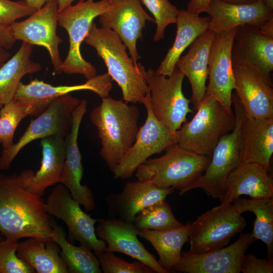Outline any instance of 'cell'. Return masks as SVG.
Listing matches in <instances>:
<instances>
[{"instance_id":"41","label":"cell","mask_w":273,"mask_h":273,"mask_svg":"<svg viewBox=\"0 0 273 273\" xmlns=\"http://www.w3.org/2000/svg\"><path fill=\"white\" fill-rule=\"evenodd\" d=\"M10 27L0 26V47L5 49L11 48L16 41Z\"/></svg>"},{"instance_id":"31","label":"cell","mask_w":273,"mask_h":273,"mask_svg":"<svg viewBox=\"0 0 273 273\" xmlns=\"http://www.w3.org/2000/svg\"><path fill=\"white\" fill-rule=\"evenodd\" d=\"M191 222L165 230H138V236L149 241L158 254L159 264L168 272L180 260L181 249L189 241Z\"/></svg>"},{"instance_id":"11","label":"cell","mask_w":273,"mask_h":273,"mask_svg":"<svg viewBox=\"0 0 273 273\" xmlns=\"http://www.w3.org/2000/svg\"><path fill=\"white\" fill-rule=\"evenodd\" d=\"M149 96L148 90L143 102L147 112L145 122L139 128L133 144L113 171L115 179L131 177L137 168L150 157L177 143L176 132L170 131L152 113Z\"/></svg>"},{"instance_id":"47","label":"cell","mask_w":273,"mask_h":273,"mask_svg":"<svg viewBox=\"0 0 273 273\" xmlns=\"http://www.w3.org/2000/svg\"><path fill=\"white\" fill-rule=\"evenodd\" d=\"M220 1L224 2L232 3V4H243L251 3L257 0H220Z\"/></svg>"},{"instance_id":"43","label":"cell","mask_w":273,"mask_h":273,"mask_svg":"<svg viewBox=\"0 0 273 273\" xmlns=\"http://www.w3.org/2000/svg\"><path fill=\"white\" fill-rule=\"evenodd\" d=\"M258 28L263 34L273 37V18L269 19Z\"/></svg>"},{"instance_id":"2","label":"cell","mask_w":273,"mask_h":273,"mask_svg":"<svg viewBox=\"0 0 273 273\" xmlns=\"http://www.w3.org/2000/svg\"><path fill=\"white\" fill-rule=\"evenodd\" d=\"M127 103L108 96L102 98L89 115L101 140L100 154L112 172L133 144L139 130V110Z\"/></svg>"},{"instance_id":"27","label":"cell","mask_w":273,"mask_h":273,"mask_svg":"<svg viewBox=\"0 0 273 273\" xmlns=\"http://www.w3.org/2000/svg\"><path fill=\"white\" fill-rule=\"evenodd\" d=\"M112 79L107 74L96 75L83 84L53 86L37 79L29 83L20 82L14 99L51 102L54 99L71 92L89 90L101 98L109 96L113 86Z\"/></svg>"},{"instance_id":"48","label":"cell","mask_w":273,"mask_h":273,"mask_svg":"<svg viewBox=\"0 0 273 273\" xmlns=\"http://www.w3.org/2000/svg\"><path fill=\"white\" fill-rule=\"evenodd\" d=\"M266 6L271 10L273 11V0H262Z\"/></svg>"},{"instance_id":"13","label":"cell","mask_w":273,"mask_h":273,"mask_svg":"<svg viewBox=\"0 0 273 273\" xmlns=\"http://www.w3.org/2000/svg\"><path fill=\"white\" fill-rule=\"evenodd\" d=\"M58 0H50L24 20L9 27L16 40L45 48L53 65V74L62 73L59 46L63 40L57 34Z\"/></svg>"},{"instance_id":"12","label":"cell","mask_w":273,"mask_h":273,"mask_svg":"<svg viewBox=\"0 0 273 273\" xmlns=\"http://www.w3.org/2000/svg\"><path fill=\"white\" fill-rule=\"evenodd\" d=\"M46 210L49 214L63 220L68 229L70 240L93 251L97 257L103 253L107 244L98 238L95 224L100 219H94L85 213L63 184L55 186L48 197Z\"/></svg>"},{"instance_id":"8","label":"cell","mask_w":273,"mask_h":273,"mask_svg":"<svg viewBox=\"0 0 273 273\" xmlns=\"http://www.w3.org/2000/svg\"><path fill=\"white\" fill-rule=\"evenodd\" d=\"M246 224L232 203H220L191 222L189 251L201 253L223 248Z\"/></svg>"},{"instance_id":"29","label":"cell","mask_w":273,"mask_h":273,"mask_svg":"<svg viewBox=\"0 0 273 273\" xmlns=\"http://www.w3.org/2000/svg\"><path fill=\"white\" fill-rule=\"evenodd\" d=\"M33 48L23 42L16 54L0 67V109L14 98L24 76L41 70V65L31 59Z\"/></svg>"},{"instance_id":"24","label":"cell","mask_w":273,"mask_h":273,"mask_svg":"<svg viewBox=\"0 0 273 273\" xmlns=\"http://www.w3.org/2000/svg\"><path fill=\"white\" fill-rule=\"evenodd\" d=\"M215 36L214 31L206 30L191 43L188 53L180 56L176 64L190 81L192 90L191 101L195 110L206 92L209 58Z\"/></svg>"},{"instance_id":"19","label":"cell","mask_w":273,"mask_h":273,"mask_svg":"<svg viewBox=\"0 0 273 273\" xmlns=\"http://www.w3.org/2000/svg\"><path fill=\"white\" fill-rule=\"evenodd\" d=\"M98 222L95 232L106 242L105 251L125 254L146 264L155 272L168 273L139 240L138 230L133 222L112 217L100 219Z\"/></svg>"},{"instance_id":"5","label":"cell","mask_w":273,"mask_h":273,"mask_svg":"<svg viewBox=\"0 0 273 273\" xmlns=\"http://www.w3.org/2000/svg\"><path fill=\"white\" fill-rule=\"evenodd\" d=\"M192 119L176 131L177 143L197 154L211 157L220 139L236 124L234 113H229L213 97L205 95Z\"/></svg>"},{"instance_id":"6","label":"cell","mask_w":273,"mask_h":273,"mask_svg":"<svg viewBox=\"0 0 273 273\" xmlns=\"http://www.w3.org/2000/svg\"><path fill=\"white\" fill-rule=\"evenodd\" d=\"M108 8V0H84L79 1L75 5H70L58 12V24L67 31L69 38V51L62 62V73L81 74L87 80L96 75V68L82 57L80 46L94 19L106 12Z\"/></svg>"},{"instance_id":"32","label":"cell","mask_w":273,"mask_h":273,"mask_svg":"<svg viewBox=\"0 0 273 273\" xmlns=\"http://www.w3.org/2000/svg\"><path fill=\"white\" fill-rule=\"evenodd\" d=\"M51 102L13 99L0 110V144L2 151L13 145L15 130L20 122L29 115L37 116Z\"/></svg>"},{"instance_id":"20","label":"cell","mask_w":273,"mask_h":273,"mask_svg":"<svg viewBox=\"0 0 273 273\" xmlns=\"http://www.w3.org/2000/svg\"><path fill=\"white\" fill-rule=\"evenodd\" d=\"M174 191L172 188H161L146 181H129L118 193L105 198L109 215L133 222L136 215L149 205L165 200Z\"/></svg>"},{"instance_id":"34","label":"cell","mask_w":273,"mask_h":273,"mask_svg":"<svg viewBox=\"0 0 273 273\" xmlns=\"http://www.w3.org/2000/svg\"><path fill=\"white\" fill-rule=\"evenodd\" d=\"M51 238L60 248V256L70 273H101L99 260L89 249L80 245L76 246L66 238L63 229L52 219Z\"/></svg>"},{"instance_id":"44","label":"cell","mask_w":273,"mask_h":273,"mask_svg":"<svg viewBox=\"0 0 273 273\" xmlns=\"http://www.w3.org/2000/svg\"><path fill=\"white\" fill-rule=\"evenodd\" d=\"M50 0H25L27 4L32 9L38 10Z\"/></svg>"},{"instance_id":"28","label":"cell","mask_w":273,"mask_h":273,"mask_svg":"<svg viewBox=\"0 0 273 273\" xmlns=\"http://www.w3.org/2000/svg\"><path fill=\"white\" fill-rule=\"evenodd\" d=\"M209 21V16L201 17L187 10H178L175 22L176 34L174 41L156 72L166 76L170 75L186 48L208 29Z\"/></svg>"},{"instance_id":"45","label":"cell","mask_w":273,"mask_h":273,"mask_svg":"<svg viewBox=\"0 0 273 273\" xmlns=\"http://www.w3.org/2000/svg\"><path fill=\"white\" fill-rule=\"evenodd\" d=\"M11 57V55L6 49L0 47V67H1Z\"/></svg>"},{"instance_id":"18","label":"cell","mask_w":273,"mask_h":273,"mask_svg":"<svg viewBox=\"0 0 273 273\" xmlns=\"http://www.w3.org/2000/svg\"><path fill=\"white\" fill-rule=\"evenodd\" d=\"M87 103L82 100L72 114L71 127L65 138V160L60 183L69 191L72 198L87 211L94 209L96 203L92 191L81 184L83 168L77 139L82 119L86 112Z\"/></svg>"},{"instance_id":"4","label":"cell","mask_w":273,"mask_h":273,"mask_svg":"<svg viewBox=\"0 0 273 273\" xmlns=\"http://www.w3.org/2000/svg\"><path fill=\"white\" fill-rule=\"evenodd\" d=\"M160 157L146 160L135 170L141 181L151 182L161 188H172L182 195L190 191L205 170L210 160L208 156L187 150L177 144L165 150Z\"/></svg>"},{"instance_id":"39","label":"cell","mask_w":273,"mask_h":273,"mask_svg":"<svg viewBox=\"0 0 273 273\" xmlns=\"http://www.w3.org/2000/svg\"><path fill=\"white\" fill-rule=\"evenodd\" d=\"M36 11L28 6L25 0H0V26L9 27L18 19L29 16Z\"/></svg>"},{"instance_id":"1","label":"cell","mask_w":273,"mask_h":273,"mask_svg":"<svg viewBox=\"0 0 273 273\" xmlns=\"http://www.w3.org/2000/svg\"><path fill=\"white\" fill-rule=\"evenodd\" d=\"M30 170L19 175L0 174V233L6 238L51 239L52 219L42 196L29 188Z\"/></svg>"},{"instance_id":"37","label":"cell","mask_w":273,"mask_h":273,"mask_svg":"<svg viewBox=\"0 0 273 273\" xmlns=\"http://www.w3.org/2000/svg\"><path fill=\"white\" fill-rule=\"evenodd\" d=\"M18 240H0V273H34L35 269L17 255Z\"/></svg>"},{"instance_id":"9","label":"cell","mask_w":273,"mask_h":273,"mask_svg":"<svg viewBox=\"0 0 273 273\" xmlns=\"http://www.w3.org/2000/svg\"><path fill=\"white\" fill-rule=\"evenodd\" d=\"M80 101L69 94L52 100L41 113L31 120L18 142L9 150L2 151L0 157L2 170L9 168L20 151L31 142L51 135L65 138L71 127L73 112Z\"/></svg>"},{"instance_id":"21","label":"cell","mask_w":273,"mask_h":273,"mask_svg":"<svg viewBox=\"0 0 273 273\" xmlns=\"http://www.w3.org/2000/svg\"><path fill=\"white\" fill-rule=\"evenodd\" d=\"M206 13L210 17L208 30L215 33L231 31L246 25L259 27L273 18V11L262 0L243 4L212 0Z\"/></svg>"},{"instance_id":"14","label":"cell","mask_w":273,"mask_h":273,"mask_svg":"<svg viewBox=\"0 0 273 273\" xmlns=\"http://www.w3.org/2000/svg\"><path fill=\"white\" fill-rule=\"evenodd\" d=\"M235 89L245 115L255 118H273L271 78L251 64L232 57Z\"/></svg>"},{"instance_id":"25","label":"cell","mask_w":273,"mask_h":273,"mask_svg":"<svg viewBox=\"0 0 273 273\" xmlns=\"http://www.w3.org/2000/svg\"><path fill=\"white\" fill-rule=\"evenodd\" d=\"M232 57L247 62L267 77L273 71V37L257 27L246 25L236 31Z\"/></svg>"},{"instance_id":"40","label":"cell","mask_w":273,"mask_h":273,"mask_svg":"<svg viewBox=\"0 0 273 273\" xmlns=\"http://www.w3.org/2000/svg\"><path fill=\"white\" fill-rule=\"evenodd\" d=\"M243 273H272L273 258L258 259L252 254H245L241 268Z\"/></svg>"},{"instance_id":"3","label":"cell","mask_w":273,"mask_h":273,"mask_svg":"<svg viewBox=\"0 0 273 273\" xmlns=\"http://www.w3.org/2000/svg\"><path fill=\"white\" fill-rule=\"evenodd\" d=\"M84 41L95 48L104 61L107 74L121 89L123 100L143 104L149 90L143 75L144 67L134 64L118 36L111 29L98 28L93 23Z\"/></svg>"},{"instance_id":"16","label":"cell","mask_w":273,"mask_h":273,"mask_svg":"<svg viewBox=\"0 0 273 273\" xmlns=\"http://www.w3.org/2000/svg\"><path fill=\"white\" fill-rule=\"evenodd\" d=\"M237 28L215 33L209 55V82L205 93L215 99L229 113L233 112L232 92L235 89V78L232 50Z\"/></svg>"},{"instance_id":"42","label":"cell","mask_w":273,"mask_h":273,"mask_svg":"<svg viewBox=\"0 0 273 273\" xmlns=\"http://www.w3.org/2000/svg\"><path fill=\"white\" fill-rule=\"evenodd\" d=\"M212 0H190L187 5V10L199 15L206 12Z\"/></svg>"},{"instance_id":"33","label":"cell","mask_w":273,"mask_h":273,"mask_svg":"<svg viewBox=\"0 0 273 273\" xmlns=\"http://www.w3.org/2000/svg\"><path fill=\"white\" fill-rule=\"evenodd\" d=\"M272 198H238L233 202V206L239 214L250 211L255 214L256 218L251 233L256 240H260L265 244L269 257H272L273 254Z\"/></svg>"},{"instance_id":"49","label":"cell","mask_w":273,"mask_h":273,"mask_svg":"<svg viewBox=\"0 0 273 273\" xmlns=\"http://www.w3.org/2000/svg\"><path fill=\"white\" fill-rule=\"evenodd\" d=\"M2 235L0 234V240L2 239Z\"/></svg>"},{"instance_id":"7","label":"cell","mask_w":273,"mask_h":273,"mask_svg":"<svg viewBox=\"0 0 273 273\" xmlns=\"http://www.w3.org/2000/svg\"><path fill=\"white\" fill-rule=\"evenodd\" d=\"M143 75L150 92V108L155 117L172 132L179 130L187 121L191 100L183 92L184 75L175 66L172 73L164 76L145 67Z\"/></svg>"},{"instance_id":"50","label":"cell","mask_w":273,"mask_h":273,"mask_svg":"<svg viewBox=\"0 0 273 273\" xmlns=\"http://www.w3.org/2000/svg\"><path fill=\"white\" fill-rule=\"evenodd\" d=\"M1 170H2V168H1V166H0V171H1Z\"/></svg>"},{"instance_id":"10","label":"cell","mask_w":273,"mask_h":273,"mask_svg":"<svg viewBox=\"0 0 273 273\" xmlns=\"http://www.w3.org/2000/svg\"><path fill=\"white\" fill-rule=\"evenodd\" d=\"M236 124L233 130L219 140L204 172L190 188L202 189L207 195L220 199L224 183L230 174L241 162V111L242 106L236 96L232 95Z\"/></svg>"},{"instance_id":"23","label":"cell","mask_w":273,"mask_h":273,"mask_svg":"<svg viewBox=\"0 0 273 273\" xmlns=\"http://www.w3.org/2000/svg\"><path fill=\"white\" fill-rule=\"evenodd\" d=\"M240 138L241 163L258 164L270 171L273 153V118L248 117L242 107Z\"/></svg>"},{"instance_id":"22","label":"cell","mask_w":273,"mask_h":273,"mask_svg":"<svg viewBox=\"0 0 273 273\" xmlns=\"http://www.w3.org/2000/svg\"><path fill=\"white\" fill-rule=\"evenodd\" d=\"M268 171L258 164L241 163L225 179L220 203H232L242 195L253 199L273 197V180Z\"/></svg>"},{"instance_id":"46","label":"cell","mask_w":273,"mask_h":273,"mask_svg":"<svg viewBox=\"0 0 273 273\" xmlns=\"http://www.w3.org/2000/svg\"><path fill=\"white\" fill-rule=\"evenodd\" d=\"M75 0H58V11L60 12L70 5ZM84 1V0H78Z\"/></svg>"},{"instance_id":"17","label":"cell","mask_w":273,"mask_h":273,"mask_svg":"<svg viewBox=\"0 0 273 273\" xmlns=\"http://www.w3.org/2000/svg\"><path fill=\"white\" fill-rule=\"evenodd\" d=\"M108 10L99 16L102 27L112 30L128 49L135 65L140 56L136 48L138 39H142L146 21L155 23L144 10L140 0H108Z\"/></svg>"},{"instance_id":"30","label":"cell","mask_w":273,"mask_h":273,"mask_svg":"<svg viewBox=\"0 0 273 273\" xmlns=\"http://www.w3.org/2000/svg\"><path fill=\"white\" fill-rule=\"evenodd\" d=\"M60 248L52 239L44 241L34 238L18 244L17 255L38 273H68L60 256Z\"/></svg>"},{"instance_id":"35","label":"cell","mask_w":273,"mask_h":273,"mask_svg":"<svg viewBox=\"0 0 273 273\" xmlns=\"http://www.w3.org/2000/svg\"><path fill=\"white\" fill-rule=\"evenodd\" d=\"M138 230H165L181 226L165 200L152 204L140 211L133 222Z\"/></svg>"},{"instance_id":"36","label":"cell","mask_w":273,"mask_h":273,"mask_svg":"<svg viewBox=\"0 0 273 273\" xmlns=\"http://www.w3.org/2000/svg\"><path fill=\"white\" fill-rule=\"evenodd\" d=\"M154 17L157 25L153 37L158 41L164 37V32L169 24L175 23L178 10L168 0H140Z\"/></svg>"},{"instance_id":"38","label":"cell","mask_w":273,"mask_h":273,"mask_svg":"<svg viewBox=\"0 0 273 273\" xmlns=\"http://www.w3.org/2000/svg\"><path fill=\"white\" fill-rule=\"evenodd\" d=\"M97 258L101 271L104 273L155 272L150 267L140 261L129 262L115 255L113 252L104 251Z\"/></svg>"},{"instance_id":"26","label":"cell","mask_w":273,"mask_h":273,"mask_svg":"<svg viewBox=\"0 0 273 273\" xmlns=\"http://www.w3.org/2000/svg\"><path fill=\"white\" fill-rule=\"evenodd\" d=\"M42 158L39 169L30 170L27 185L33 193L42 196L47 188L60 183L65 160V138L51 135L41 139Z\"/></svg>"},{"instance_id":"15","label":"cell","mask_w":273,"mask_h":273,"mask_svg":"<svg viewBox=\"0 0 273 273\" xmlns=\"http://www.w3.org/2000/svg\"><path fill=\"white\" fill-rule=\"evenodd\" d=\"M256 239L241 234L231 245L201 253L181 252L172 271L184 273H239L246 252Z\"/></svg>"}]
</instances>
